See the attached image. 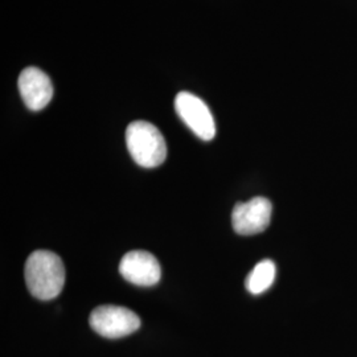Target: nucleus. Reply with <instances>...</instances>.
<instances>
[{"label": "nucleus", "mask_w": 357, "mask_h": 357, "mask_svg": "<svg viewBox=\"0 0 357 357\" xmlns=\"http://www.w3.org/2000/svg\"><path fill=\"white\" fill-rule=\"evenodd\" d=\"M90 327L106 339H119L141 327L139 317L126 307L100 306L93 310Z\"/></svg>", "instance_id": "3"}, {"label": "nucleus", "mask_w": 357, "mask_h": 357, "mask_svg": "<svg viewBox=\"0 0 357 357\" xmlns=\"http://www.w3.org/2000/svg\"><path fill=\"white\" fill-rule=\"evenodd\" d=\"M29 293L40 301H51L63 291L65 268L61 258L48 250H36L28 257L24 268Z\"/></svg>", "instance_id": "1"}, {"label": "nucleus", "mask_w": 357, "mask_h": 357, "mask_svg": "<svg viewBox=\"0 0 357 357\" xmlns=\"http://www.w3.org/2000/svg\"><path fill=\"white\" fill-rule=\"evenodd\" d=\"M128 153L137 165L144 168H155L165 163L167 146L165 137L153 123L137 121L126 130Z\"/></svg>", "instance_id": "2"}, {"label": "nucleus", "mask_w": 357, "mask_h": 357, "mask_svg": "<svg viewBox=\"0 0 357 357\" xmlns=\"http://www.w3.org/2000/svg\"><path fill=\"white\" fill-rule=\"evenodd\" d=\"M275 265L270 259H264L255 265L246 278V289L253 295L265 293L275 280Z\"/></svg>", "instance_id": "8"}, {"label": "nucleus", "mask_w": 357, "mask_h": 357, "mask_svg": "<svg viewBox=\"0 0 357 357\" xmlns=\"http://www.w3.org/2000/svg\"><path fill=\"white\" fill-rule=\"evenodd\" d=\"M175 109L181 121L203 141H212L216 123L206 103L188 91H180L175 98Z\"/></svg>", "instance_id": "4"}, {"label": "nucleus", "mask_w": 357, "mask_h": 357, "mask_svg": "<svg viewBox=\"0 0 357 357\" xmlns=\"http://www.w3.org/2000/svg\"><path fill=\"white\" fill-rule=\"evenodd\" d=\"M119 273L126 281L137 286H153L160 281L162 268L158 259L144 250H132L123 255Z\"/></svg>", "instance_id": "6"}, {"label": "nucleus", "mask_w": 357, "mask_h": 357, "mask_svg": "<svg viewBox=\"0 0 357 357\" xmlns=\"http://www.w3.org/2000/svg\"><path fill=\"white\" fill-rule=\"evenodd\" d=\"M19 90L26 107L32 112L43 110L53 97L51 78L38 68H26L19 77Z\"/></svg>", "instance_id": "7"}, {"label": "nucleus", "mask_w": 357, "mask_h": 357, "mask_svg": "<svg viewBox=\"0 0 357 357\" xmlns=\"http://www.w3.org/2000/svg\"><path fill=\"white\" fill-rule=\"evenodd\" d=\"M273 205L266 197H255L238 203L231 212L233 229L243 236L258 234L266 230L271 220Z\"/></svg>", "instance_id": "5"}]
</instances>
